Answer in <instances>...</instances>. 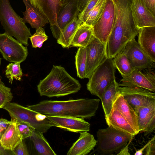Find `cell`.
<instances>
[{
  "label": "cell",
  "instance_id": "obj_1",
  "mask_svg": "<svg viewBox=\"0 0 155 155\" xmlns=\"http://www.w3.org/2000/svg\"><path fill=\"white\" fill-rule=\"evenodd\" d=\"M100 101L97 98L62 101L47 100L27 107L46 116L89 119L95 116Z\"/></svg>",
  "mask_w": 155,
  "mask_h": 155
},
{
  "label": "cell",
  "instance_id": "obj_2",
  "mask_svg": "<svg viewBox=\"0 0 155 155\" xmlns=\"http://www.w3.org/2000/svg\"><path fill=\"white\" fill-rule=\"evenodd\" d=\"M79 81L61 66L53 65L50 73L37 85L40 96L60 97L74 94L80 89Z\"/></svg>",
  "mask_w": 155,
  "mask_h": 155
},
{
  "label": "cell",
  "instance_id": "obj_3",
  "mask_svg": "<svg viewBox=\"0 0 155 155\" xmlns=\"http://www.w3.org/2000/svg\"><path fill=\"white\" fill-rule=\"evenodd\" d=\"M0 21L5 32L25 46L28 45V40L31 35L30 29L14 10L9 0H0Z\"/></svg>",
  "mask_w": 155,
  "mask_h": 155
},
{
  "label": "cell",
  "instance_id": "obj_4",
  "mask_svg": "<svg viewBox=\"0 0 155 155\" xmlns=\"http://www.w3.org/2000/svg\"><path fill=\"white\" fill-rule=\"evenodd\" d=\"M97 150L101 155H110L118 152L133 136L109 127L97 132Z\"/></svg>",
  "mask_w": 155,
  "mask_h": 155
},
{
  "label": "cell",
  "instance_id": "obj_5",
  "mask_svg": "<svg viewBox=\"0 0 155 155\" xmlns=\"http://www.w3.org/2000/svg\"><path fill=\"white\" fill-rule=\"evenodd\" d=\"M2 108L9 113L11 119L28 122L35 130L45 133L52 127L53 124L47 116L42 114L15 103L10 102Z\"/></svg>",
  "mask_w": 155,
  "mask_h": 155
},
{
  "label": "cell",
  "instance_id": "obj_6",
  "mask_svg": "<svg viewBox=\"0 0 155 155\" xmlns=\"http://www.w3.org/2000/svg\"><path fill=\"white\" fill-rule=\"evenodd\" d=\"M113 58L107 57L95 70L87 84V89L101 100L106 88L115 80Z\"/></svg>",
  "mask_w": 155,
  "mask_h": 155
},
{
  "label": "cell",
  "instance_id": "obj_7",
  "mask_svg": "<svg viewBox=\"0 0 155 155\" xmlns=\"http://www.w3.org/2000/svg\"><path fill=\"white\" fill-rule=\"evenodd\" d=\"M0 52L4 59L13 63H21L28 54L26 46L5 32L0 34Z\"/></svg>",
  "mask_w": 155,
  "mask_h": 155
},
{
  "label": "cell",
  "instance_id": "obj_8",
  "mask_svg": "<svg viewBox=\"0 0 155 155\" xmlns=\"http://www.w3.org/2000/svg\"><path fill=\"white\" fill-rule=\"evenodd\" d=\"M122 52L126 56L133 70L155 68V61L145 53L135 38L128 42Z\"/></svg>",
  "mask_w": 155,
  "mask_h": 155
},
{
  "label": "cell",
  "instance_id": "obj_9",
  "mask_svg": "<svg viewBox=\"0 0 155 155\" xmlns=\"http://www.w3.org/2000/svg\"><path fill=\"white\" fill-rule=\"evenodd\" d=\"M115 17V7L112 0H106L103 12L92 26L94 36L106 44L112 29Z\"/></svg>",
  "mask_w": 155,
  "mask_h": 155
},
{
  "label": "cell",
  "instance_id": "obj_10",
  "mask_svg": "<svg viewBox=\"0 0 155 155\" xmlns=\"http://www.w3.org/2000/svg\"><path fill=\"white\" fill-rule=\"evenodd\" d=\"M134 70L128 75L123 76L118 84L121 87H140L155 92V74L151 69Z\"/></svg>",
  "mask_w": 155,
  "mask_h": 155
},
{
  "label": "cell",
  "instance_id": "obj_11",
  "mask_svg": "<svg viewBox=\"0 0 155 155\" xmlns=\"http://www.w3.org/2000/svg\"><path fill=\"white\" fill-rule=\"evenodd\" d=\"M119 92L137 113L140 108L155 100V93L142 88L120 86Z\"/></svg>",
  "mask_w": 155,
  "mask_h": 155
},
{
  "label": "cell",
  "instance_id": "obj_12",
  "mask_svg": "<svg viewBox=\"0 0 155 155\" xmlns=\"http://www.w3.org/2000/svg\"><path fill=\"white\" fill-rule=\"evenodd\" d=\"M85 48L86 64L84 78L89 79L95 70L107 57L106 44L101 42L94 35Z\"/></svg>",
  "mask_w": 155,
  "mask_h": 155
},
{
  "label": "cell",
  "instance_id": "obj_13",
  "mask_svg": "<svg viewBox=\"0 0 155 155\" xmlns=\"http://www.w3.org/2000/svg\"><path fill=\"white\" fill-rule=\"evenodd\" d=\"M56 127L76 133L89 131L90 124L79 117L47 116Z\"/></svg>",
  "mask_w": 155,
  "mask_h": 155
},
{
  "label": "cell",
  "instance_id": "obj_14",
  "mask_svg": "<svg viewBox=\"0 0 155 155\" xmlns=\"http://www.w3.org/2000/svg\"><path fill=\"white\" fill-rule=\"evenodd\" d=\"M130 8L134 22L138 28L155 26V16L140 0H132Z\"/></svg>",
  "mask_w": 155,
  "mask_h": 155
},
{
  "label": "cell",
  "instance_id": "obj_15",
  "mask_svg": "<svg viewBox=\"0 0 155 155\" xmlns=\"http://www.w3.org/2000/svg\"><path fill=\"white\" fill-rule=\"evenodd\" d=\"M78 12L75 0H70L63 6L58 13L56 25L50 27L54 38H59L62 30Z\"/></svg>",
  "mask_w": 155,
  "mask_h": 155
},
{
  "label": "cell",
  "instance_id": "obj_16",
  "mask_svg": "<svg viewBox=\"0 0 155 155\" xmlns=\"http://www.w3.org/2000/svg\"><path fill=\"white\" fill-rule=\"evenodd\" d=\"M47 18L50 27L56 25L58 13L63 6L59 0H29Z\"/></svg>",
  "mask_w": 155,
  "mask_h": 155
},
{
  "label": "cell",
  "instance_id": "obj_17",
  "mask_svg": "<svg viewBox=\"0 0 155 155\" xmlns=\"http://www.w3.org/2000/svg\"><path fill=\"white\" fill-rule=\"evenodd\" d=\"M137 114L140 132L145 136L150 134L155 128V100L140 108Z\"/></svg>",
  "mask_w": 155,
  "mask_h": 155
},
{
  "label": "cell",
  "instance_id": "obj_18",
  "mask_svg": "<svg viewBox=\"0 0 155 155\" xmlns=\"http://www.w3.org/2000/svg\"><path fill=\"white\" fill-rule=\"evenodd\" d=\"M80 136L68 151L67 155H86L97 145V140L87 131L80 133Z\"/></svg>",
  "mask_w": 155,
  "mask_h": 155
},
{
  "label": "cell",
  "instance_id": "obj_19",
  "mask_svg": "<svg viewBox=\"0 0 155 155\" xmlns=\"http://www.w3.org/2000/svg\"><path fill=\"white\" fill-rule=\"evenodd\" d=\"M113 105L133 128L137 134H138L140 130L137 114L128 104L119 92L115 97Z\"/></svg>",
  "mask_w": 155,
  "mask_h": 155
},
{
  "label": "cell",
  "instance_id": "obj_20",
  "mask_svg": "<svg viewBox=\"0 0 155 155\" xmlns=\"http://www.w3.org/2000/svg\"><path fill=\"white\" fill-rule=\"evenodd\" d=\"M138 43L145 53L155 61V26L139 29Z\"/></svg>",
  "mask_w": 155,
  "mask_h": 155
},
{
  "label": "cell",
  "instance_id": "obj_21",
  "mask_svg": "<svg viewBox=\"0 0 155 155\" xmlns=\"http://www.w3.org/2000/svg\"><path fill=\"white\" fill-rule=\"evenodd\" d=\"M22 0L26 8V11L23 12L24 16L22 18L25 23H28L32 28L37 29L49 23L47 18L29 0Z\"/></svg>",
  "mask_w": 155,
  "mask_h": 155
},
{
  "label": "cell",
  "instance_id": "obj_22",
  "mask_svg": "<svg viewBox=\"0 0 155 155\" xmlns=\"http://www.w3.org/2000/svg\"><path fill=\"white\" fill-rule=\"evenodd\" d=\"M16 120L11 119V122L0 139V143L5 150L12 151L23 140L16 124Z\"/></svg>",
  "mask_w": 155,
  "mask_h": 155
},
{
  "label": "cell",
  "instance_id": "obj_23",
  "mask_svg": "<svg viewBox=\"0 0 155 155\" xmlns=\"http://www.w3.org/2000/svg\"><path fill=\"white\" fill-rule=\"evenodd\" d=\"M105 118L108 127L133 137L137 134L113 105L109 114L107 116H105Z\"/></svg>",
  "mask_w": 155,
  "mask_h": 155
},
{
  "label": "cell",
  "instance_id": "obj_24",
  "mask_svg": "<svg viewBox=\"0 0 155 155\" xmlns=\"http://www.w3.org/2000/svg\"><path fill=\"white\" fill-rule=\"evenodd\" d=\"M94 35L92 26L83 23L76 31L70 44V46L85 48Z\"/></svg>",
  "mask_w": 155,
  "mask_h": 155
},
{
  "label": "cell",
  "instance_id": "obj_25",
  "mask_svg": "<svg viewBox=\"0 0 155 155\" xmlns=\"http://www.w3.org/2000/svg\"><path fill=\"white\" fill-rule=\"evenodd\" d=\"M79 12H78L73 18L65 26L57 39V42L64 48H69L73 37L79 24L78 16Z\"/></svg>",
  "mask_w": 155,
  "mask_h": 155
},
{
  "label": "cell",
  "instance_id": "obj_26",
  "mask_svg": "<svg viewBox=\"0 0 155 155\" xmlns=\"http://www.w3.org/2000/svg\"><path fill=\"white\" fill-rule=\"evenodd\" d=\"M119 86L116 80L105 89L101 99L105 116H108L112 109L114 99L119 92Z\"/></svg>",
  "mask_w": 155,
  "mask_h": 155
},
{
  "label": "cell",
  "instance_id": "obj_27",
  "mask_svg": "<svg viewBox=\"0 0 155 155\" xmlns=\"http://www.w3.org/2000/svg\"><path fill=\"white\" fill-rule=\"evenodd\" d=\"M35 148L38 154L41 155H56L44 137L43 133L35 130L30 137Z\"/></svg>",
  "mask_w": 155,
  "mask_h": 155
},
{
  "label": "cell",
  "instance_id": "obj_28",
  "mask_svg": "<svg viewBox=\"0 0 155 155\" xmlns=\"http://www.w3.org/2000/svg\"><path fill=\"white\" fill-rule=\"evenodd\" d=\"M114 58L115 67L122 76L128 75L134 71L127 57L123 52L118 54Z\"/></svg>",
  "mask_w": 155,
  "mask_h": 155
},
{
  "label": "cell",
  "instance_id": "obj_29",
  "mask_svg": "<svg viewBox=\"0 0 155 155\" xmlns=\"http://www.w3.org/2000/svg\"><path fill=\"white\" fill-rule=\"evenodd\" d=\"M86 64V48L79 47L75 56V64L78 76L84 78Z\"/></svg>",
  "mask_w": 155,
  "mask_h": 155
},
{
  "label": "cell",
  "instance_id": "obj_30",
  "mask_svg": "<svg viewBox=\"0 0 155 155\" xmlns=\"http://www.w3.org/2000/svg\"><path fill=\"white\" fill-rule=\"evenodd\" d=\"M106 1V0H99L87 16L84 23L92 26L101 15Z\"/></svg>",
  "mask_w": 155,
  "mask_h": 155
},
{
  "label": "cell",
  "instance_id": "obj_31",
  "mask_svg": "<svg viewBox=\"0 0 155 155\" xmlns=\"http://www.w3.org/2000/svg\"><path fill=\"white\" fill-rule=\"evenodd\" d=\"M20 63H9L7 66L5 71L6 77L9 79V82L12 83L14 79L21 81L22 75V70L21 68Z\"/></svg>",
  "mask_w": 155,
  "mask_h": 155
},
{
  "label": "cell",
  "instance_id": "obj_32",
  "mask_svg": "<svg viewBox=\"0 0 155 155\" xmlns=\"http://www.w3.org/2000/svg\"><path fill=\"white\" fill-rule=\"evenodd\" d=\"M45 29L40 28L36 29L35 32L29 38L33 48H41L43 43L48 39Z\"/></svg>",
  "mask_w": 155,
  "mask_h": 155
},
{
  "label": "cell",
  "instance_id": "obj_33",
  "mask_svg": "<svg viewBox=\"0 0 155 155\" xmlns=\"http://www.w3.org/2000/svg\"><path fill=\"white\" fill-rule=\"evenodd\" d=\"M13 97L11 88L6 86L0 78V108L10 102Z\"/></svg>",
  "mask_w": 155,
  "mask_h": 155
},
{
  "label": "cell",
  "instance_id": "obj_34",
  "mask_svg": "<svg viewBox=\"0 0 155 155\" xmlns=\"http://www.w3.org/2000/svg\"><path fill=\"white\" fill-rule=\"evenodd\" d=\"M16 121L18 128L23 140L31 137L35 128L28 122L17 120Z\"/></svg>",
  "mask_w": 155,
  "mask_h": 155
},
{
  "label": "cell",
  "instance_id": "obj_35",
  "mask_svg": "<svg viewBox=\"0 0 155 155\" xmlns=\"http://www.w3.org/2000/svg\"><path fill=\"white\" fill-rule=\"evenodd\" d=\"M99 0H88L83 11L79 13L78 19L79 25L84 23L89 12L95 6Z\"/></svg>",
  "mask_w": 155,
  "mask_h": 155
},
{
  "label": "cell",
  "instance_id": "obj_36",
  "mask_svg": "<svg viewBox=\"0 0 155 155\" xmlns=\"http://www.w3.org/2000/svg\"><path fill=\"white\" fill-rule=\"evenodd\" d=\"M12 154L15 155H28V150L25 142L23 140L11 151Z\"/></svg>",
  "mask_w": 155,
  "mask_h": 155
},
{
  "label": "cell",
  "instance_id": "obj_37",
  "mask_svg": "<svg viewBox=\"0 0 155 155\" xmlns=\"http://www.w3.org/2000/svg\"><path fill=\"white\" fill-rule=\"evenodd\" d=\"M148 144L145 150L146 155H155V136L149 141Z\"/></svg>",
  "mask_w": 155,
  "mask_h": 155
},
{
  "label": "cell",
  "instance_id": "obj_38",
  "mask_svg": "<svg viewBox=\"0 0 155 155\" xmlns=\"http://www.w3.org/2000/svg\"><path fill=\"white\" fill-rule=\"evenodd\" d=\"M143 5L155 16V0H140Z\"/></svg>",
  "mask_w": 155,
  "mask_h": 155
},
{
  "label": "cell",
  "instance_id": "obj_39",
  "mask_svg": "<svg viewBox=\"0 0 155 155\" xmlns=\"http://www.w3.org/2000/svg\"><path fill=\"white\" fill-rule=\"evenodd\" d=\"M10 122L5 119L0 118V139Z\"/></svg>",
  "mask_w": 155,
  "mask_h": 155
},
{
  "label": "cell",
  "instance_id": "obj_40",
  "mask_svg": "<svg viewBox=\"0 0 155 155\" xmlns=\"http://www.w3.org/2000/svg\"><path fill=\"white\" fill-rule=\"evenodd\" d=\"M88 0H75L78 10L81 12L86 6Z\"/></svg>",
  "mask_w": 155,
  "mask_h": 155
},
{
  "label": "cell",
  "instance_id": "obj_41",
  "mask_svg": "<svg viewBox=\"0 0 155 155\" xmlns=\"http://www.w3.org/2000/svg\"><path fill=\"white\" fill-rule=\"evenodd\" d=\"M126 146H124L117 154L118 155H130L128 149L129 144H127Z\"/></svg>",
  "mask_w": 155,
  "mask_h": 155
},
{
  "label": "cell",
  "instance_id": "obj_42",
  "mask_svg": "<svg viewBox=\"0 0 155 155\" xmlns=\"http://www.w3.org/2000/svg\"><path fill=\"white\" fill-rule=\"evenodd\" d=\"M149 143V142L141 149L137 150L134 153L135 155H142L143 151L145 150Z\"/></svg>",
  "mask_w": 155,
  "mask_h": 155
},
{
  "label": "cell",
  "instance_id": "obj_43",
  "mask_svg": "<svg viewBox=\"0 0 155 155\" xmlns=\"http://www.w3.org/2000/svg\"><path fill=\"white\" fill-rule=\"evenodd\" d=\"M8 150H5L1 146L0 143V155H8L11 154Z\"/></svg>",
  "mask_w": 155,
  "mask_h": 155
},
{
  "label": "cell",
  "instance_id": "obj_44",
  "mask_svg": "<svg viewBox=\"0 0 155 155\" xmlns=\"http://www.w3.org/2000/svg\"><path fill=\"white\" fill-rule=\"evenodd\" d=\"M61 4L62 5V6H64L69 1V0H59Z\"/></svg>",
  "mask_w": 155,
  "mask_h": 155
},
{
  "label": "cell",
  "instance_id": "obj_45",
  "mask_svg": "<svg viewBox=\"0 0 155 155\" xmlns=\"http://www.w3.org/2000/svg\"><path fill=\"white\" fill-rule=\"evenodd\" d=\"M2 59V58H0V67L1 64V61Z\"/></svg>",
  "mask_w": 155,
  "mask_h": 155
},
{
  "label": "cell",
  "instance_id": "obj_46",
  "mask_svg": "<svg viewBox=\"0 0 155 155\" xmlns=\"http://www.w3.org/2000/svg\"><path fill=\"white\" fill-rule=\"evenodd\" d=\"M70 0H69V1H70Z\"/></svg>",
  "mask_w": 155,
  "mask_h": 155
}]
</instances>
